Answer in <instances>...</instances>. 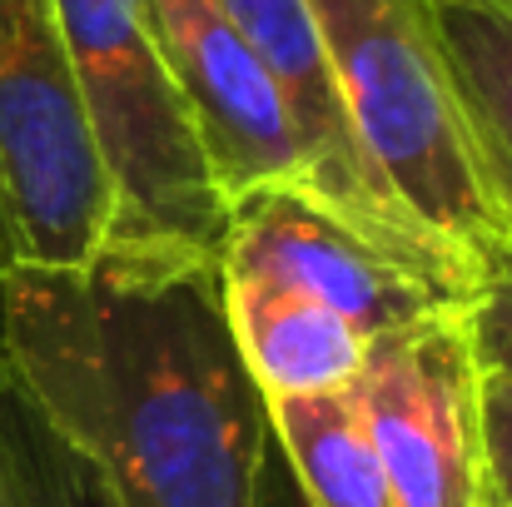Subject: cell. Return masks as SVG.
I'll use <instances>...</instances> for the list:
<instances>
[{
	"mask_svg": "<svg viewBox=\"0 0 512 507\" xmlns=\"http://www.w3.org/2000/svg\"><path fill=\"white\" fill-rule=\"evenodd\" d=\"M249 507H309L304 488H299V478H294V468H289V458L279 453V443H274V438H269V448H264V458H259L254 503Z\"/></svg>",
	"mask_w": 512,
	"mask_h": 507,
	"instance_id": "14",
	"label": "cell"
},
{
	"mask_svg": "<svg viewBox=\"0 0 512 507\" xmlns=\"http://www.w3.org/2000/svg\"><path fill=\"white\" fill-rule=\"evenodd\" d=\"M219 10L244 35V45L259 55V65L269 70V80L289 110L304 174H309V194H319L329 209H339L348 224H358L393 254H403L433 274H448L458 284H478V269L463 264L453 249H443L393 199V189L378 179V169L368 165V155L353 135L343 90L334 80V60H329L324 30L314 20V5L309 0H219Z\"/></svg>",
	"mask_w": 512,
	"mask_h": 507,
	"instance_id": "7",
	"label": "cell"
},
{
	"mask_svg": "<svg viewBox=\"0 0 512 507\" xmlns=\"http://www.w3.org/2000/svg\"><path fill=\"white\" fill-rule=\"evenodd\" d=\"M0 493L5 507H125L115 483L75 453L0 368Z\"/></svg>",
	"mask_w": 512,
	"mask_h": 507,
	"instance_id": "11",
	"label": "cell"
},
{
	"mask_svg": "<svg viewBox=\"0 0 512 507\" xmlns=\"http://www.w3.org/2000/svg\"><path fill=\"white\" fill-rule=\"evenodd\" d=\"M0 368L125 507H249L269 403L234 343L219 259L105 244L0 269Z\"/></svg>",
	"mask_w": 512,
	"mask_h": 507,
	"instance_id": "1",
	"label": "cell"
},
{
	"mask_svg": "<svg viewBox=\"0 0 512 507\" xmlns=\"http://www.w3.org/2000/svg\"><path fill=\"white\" fill-rule=\"evenodd\" d=\"M145 15L224 209L274 184L309 189L289 110L219 0H145Z\"/></svg>",
	"mask_w": 512,
	"mask_h": 507,
	"instance_id": "8",
	"label": "cell"
},
{
	"mask_svg": "<svg viewBox=\"0 0 512 507\" xmlns=\"http://www.w3.org/2000/svg\"><path fill=\"white\" fill-rule=\"evenodd\" d=\"M483 468L488 498L512 507V383L483 373Z\"/></svg>",
	"mask_w": 512,
	"mask_h": 507,
	"instance_id": "13",
	"label": "cell"
},
{
	"mask_svg": "<svg viewBox=\"0 0 512 507\" xmlns=\"http://www.w3.org/2000/svg\"><path fill=\"white\" fill-rule=\"evenodd\" d=\"M488 507H508V503H493V498H488Z\"/></svg>",
	"mask_w": 512,
	"mask_h": 507,
	"instance_id": "15",
	"label": "cell"
},
{
	"mask_svg": "<svg viewBox=\"0 0 512 507\" xmlns=\"http://www.w3.org/2000/svg\"><path fill=\"white\" fill-rule=\"evenodd\" d=\"M463 329L478 373L512 383V239L493 244L478 259V284L463 309Z\"/></svg>",
	"mask_w": 512,
	"mask_h": 507,
	"instance_id": "12",
	"label": "cell"
},
{
	"mask_svg": "<svg viewBox=\"0 0 512 507\" xmlns=\"http://www.w3.org/2000/svg\"><path fill=\"white\" fill-rule=\"evenodd\" d=\"M105 239L110 184L55 0H0V269H70Z\"/></svg>",
	"mask_w": 512,
	"mask_h": 507,
	"instance_id": "5",
	"label": "cell"
},
{
	"mask_svg": "<svg viewBox=\"0 0 512 507\" xmlns=\"http://www.w3.org/2000/svg\"><path fill=\"white\" fill-rule=\"evenodd\" d=\"M269 433L289 458L309 507H403L353 388L269 398Z\"/></svg>",
	"mask_w": 512,
	"mask_h": 507,
	"instance_id": "10",
	"label": "cell"
},
{
	"mask_svg": "<svg viewBox=\"0 0 512 507\" xmlns=\"http://www.w3.org/2000/svg\"><path fill=\"white\" fill-rule=\"evenodd\" d=\"M478 174L512 234V0H423Z\"/></svg>",
	"mask_w": 512,
	"mask_h": 507,
	"instance_id": "9",
	"label": "cell"
},
{
	"mask_svg": "<svg viewBox=\"0 0 512 507\" xmlns=\"http://www.w3.org/2000/svg\"><path fill=\"white\" fill-rule=\"evenodd\" d=\"M55 15L110 184L105 244L219 254L224 199L199 155L145 0H55Z\"/></svg>",
	"mask_w": 512,
	"mask_h": 507,
	"instance_id": "4",
	"label": "cell"
},
{
	"mask_svg": "<svg viewBox=\"0 0 512 507\" xmlns=\"http://www.w3.org/2000/svg\"><path fill=\"white\" fill-rule=\"evenodd\" d=\"M219 289L264 403L348 388L378 338L463 314L473 284L433 274L329 209L274 184L224 209Z\"/></svg>",
	"mask_w": 512,
	"mask_h": 507,
	"instance_id": "2",
	"label": "cell"
},
{
	"mask_svg": "<svg viewBox=\"0 0 512 507\" xmlns=\"http://www.w3.org/2000/svg\"><path fill=\"white\" fill-rule=\"evenodd\" d=\"M403 507H488L483 373L463 314L378 338L348 383Z\"/></svg>",
	"mask_w": 512,
	"mask_h": 507,
	"instance_id": "6",
	"label": "cell"
},
{
	"mask_svg": "<svg viewBox=\"0 0 512 507\" xmlns=\"http://www.w3.org/2000/svg\"><path fill=\"white\" fill-rule=\"evenodd\" d=\"M353 135L393 199L463 264L512 239L473 160L423 0H309Z\"/></svg>",
	"mask_w": 512,
	"mask_h": 507,
	"instance_id": "3",
	"label": "cell"
},
{
	"mask_svg": "<svg viewBox=\"0 0 512 507\" xmlns=\"http://www.w3.org/2000/svg\"><path fill=\"white\" fill-rule=\"evenodd\" d=\"M0 507H5V493H0Z\"/></svg>",
	"mask_w": 512,
	"mask_h": 507,
	"instance_id": "16",
	"label": "cell"
}]
</instances>
